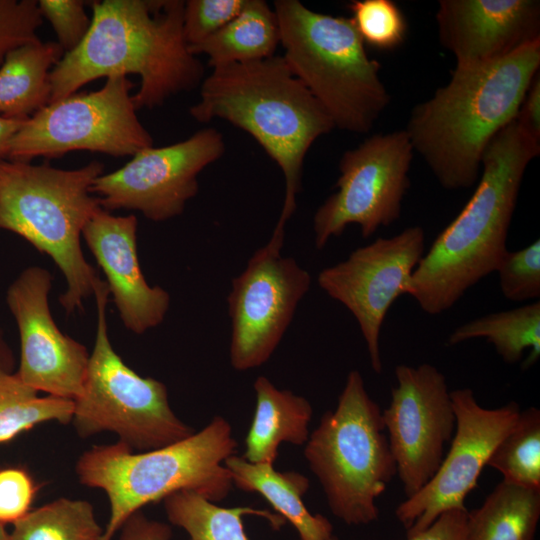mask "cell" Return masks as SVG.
<instances>
[{"label": "cell", "mask_w": 540, "mask_h": 540, "mask_svg": "<svg viewBox=\"0 0 540 540\" xmlns=\"http://www.w3.org/2000/svg\"><path fill=\"white\" fill-rule=\"evenodd\" d=\"M36 0H0V66L11 51L41 41L42 25Z\"/></svg>", "instance_id": "obj_32"}, {"label": "cell", "mask_w": 540, "mask_h": 540, "mask_svg": "<svg viewBox=\"0 0 540 540\" xmlns=\"http://www.w3.org/2000/svg\"><path fill=\"white\" fill-rule=\"evenodd\" d=\"M0 540H10L9 533L2 524H0Z\"/></svg>", "instance_id": "obj_41"}, {"label": "cell", "mask_w": 540, "mask_h": 540, "mask_svg": "<svg viewBox=\"0 0 540 540\" xmlns=\"http://www.w3.org/2000/svg\"><path fill=\"white\" fill-rule=\"evenodd\" d=\"M539 68L537 40L499 60L454 68L446 85L412 109L404 130L444 189L478 181L487 146L516 119Z\"/></svg>", "instance_id": "obj_3"}, {"label": "cell", "mask_w": 540, "mask_h": 540, "mask_svg": "<svg viewBox=\"0 0 540 540\" xmlns=\"http://www.w3.org/2000/svg\"><path fill=\"white\" fill-rule=\"evenodd\" d=\"M283 243L270 238L232 280L229 358L237 371L270 359L310 289L311 275L294 258L282 256Z\"/></svg>", "instance_id": "obj_12"}, {"label": "cell", "mask_w": 540, "mask_h": 540, "mask_svg": "<svg viewBox=\"0 0 540 540\" xmlns=\"http://www.w3.org/2000/svg\"><path fill=\"white\" fill-rule=\"evenodd\" d=\"M246 0H189L183 13V35L188 47L200 44L235 18Z\"/></svg>", "instance_id": "obj_33"}, {"label": "cell", "mask_w": 540, "mask_h": 540, "mask_svg": "<svg viewBox=\"0 0 540 540\" xmlns=\"http://www.w3.org/2000/svg\"><path fill=\"white\" fill-rule=\"evenodd\" d=\"M198 122L223 119L250 134L281 169L283 206L271 237L284 239L296 211L303 165L312 144L335 129L282 56L213 68L201 83L199 101L189 108Z\"/></svg>", "instance_id": "obj_4"}, {"label": "cell", "mask_w": 540, "mask_h": 540, "mask_svg": "<svg viewBox=\"0 0 540 540\" xmlns=\"http://www.w3.org/2000/svg\"><path fill=\"white\" fill-rule=\"evenodd\" d=\"M414 151L403 130L374 134L345 151L339 161L336 191L318 207L313 217L314 243L323 249L355 224L363 238L401 216L410 187L409 171Z\"/></svg>", "instance_id": "obj_11"}, {"label": "cell", "mask_w": 540, "mask_h": 540, "mask_svg": "<svg viewBox=\"0 0 540 540\" xmlns=\"http://www.w3.org/2000/svg\"><path fill=\"white\" fill-rule=\"evenodd\" d=\"M65 52L57 42L19 47L0 66V115L28 119L50 103V73Z\"/></svg>", "instance_id": "obj_22"}, {"label": "cell", "mask_w": 540, "mask_h": 540, "mask_svg": "<svg viewBox=\"0 0 540 540\" xmlns=\"http://www.w3.org/2000/svg\"><path fill=\"white\" fill-rule=\"evenodd\" d=\"M36 488L22 469L0 470V524L16 523L29 511Z\"/></svg>", "instance_id": "obj_35"}, {"label": "cell", "mask_w": 540, "mask_h": 540, "mask_svg": "<svg viewBox=\"0 0 540 540\" xmlns=\"http://www.w3.org/2000/svg\"><path fill=\"white\" fill-rule=\"evenodd\" d=\"M13 526L10 540H100L103 533L89 502L67 498L29 511Z\"/></svg>", "instance_id": "obj_28"}, {"label": "cell", "mask_w": 540, "mask_h": 540, "mask_svg": "<svg viewBox=\"0 0 540 540\" xmlns=\"http://www.w3.org/2000/svg\"><path fill=\"white\" fill-rule=\"evenodd\" d=\"M397 385L382 412L397 474L406 497L437 472L455 430V414L445 376L433 365H398Z\"/></svg>", "instance_id": "obj_16"}, {"label": "cell", "mask_w": 540, "mask_h": 540, "mask_svg": "<svg viewBox=\"0 0 540 540\" xmlns=\"http://www.w3.org/2000/svg\"><path fill=\"white\" fill-rule=\"evenodd\" d=\"M487 465L503 481L540 490V411L535 407L520 412L515 424L493 450Z\"/></svg>", "instance_id": "obj_29"}, {"label": "cell", "mask_w": 540, "mask_h": 540, "mask_svg": "<svg viewBox=\"0 0 540 540\" xmlns=\"http://www.w3.org/2000/svg\"><path fill=\"white\" fill-rule=\"evenodd\" d=\"M279 44L274 10L264 0H246L235 18L205 41L188 49L194 56L206 55L213 69L272 57Z\"/></svg>", "instance_id": "obj_23"}, {"label": "cell", "mask_w": 540, "mask_h": 540, "mask_svg": "<svg viewBox=\"0 0 540 540\" xmlns=\"http://www.w3.org/2000/svg\"><path fill=\"white\" fill-rule=\"evenodd\" d=\"M475 338H485L507 363L520 361L526 350L524 367L533 365L540 356V302L491 313L457 327L448 338L456 345Z\"/></svg>", "instance_id": "obj_25"}, {"label": "cell", "mask_w": 540, "mask_h": 540, "mask_svg": "<svg viewBox=\"0 0 540 540\" xmlns=\"http://www.w3.org/2000/svg\"><path fill=\"white\" fill-rule=\"evenodd\" d=\"M440 44L455 68L499 60L540 40L538 0H440L436 12Z\"/></svg>", "instance_id": "obj_18"}, {"label": "cell", "mask_w": 540, "mask_h": 540, "mask_svg": "<svg viewBox=\"0 0 540 540\" xmlns=\"http://www.w3.org/2000/svg\"><path fill=\"white\" fill-rule=\"evenodd\" d=\"M109 289L99 277L93 286L97 309L95 344L89 356L80 395L74 399L72 421L82 437L109 431L131 450L150 451L194 433L172 411L166 386L141 377L115 352L108 335Z\"/></svg>", "instance_id": "obj_9"}, {"label": "cell", "mask_w": 540, "mask_h": 540, "mask_svg": "<svg viewBox=\"0 0 540 540\" xmlns=\"http://www.w3.org/2000/svg\"><path fill=\"white\" fill-rule=\"evenodd\" d=\"M282 57L324 108L334 127L370 132L390 103L380 63L368 56L350 18L309 9L298 0L274 2Z\"/></svg>", "instance_id": "obj_7"}, {"label": "cell", "mask_w": 540, "mask_h": 540, "mask_svg": "<svg viewBox=\"0 0 540 540\" xmlns=\"http://www.w3.org/2000/svg\"><path fill=\"white\" fill-rule=\"evenodd\" d=\"M163 502L169 521L182 528L189 540H248L243 525L245 515L260 516L274 529L285 522L280 515L267 510L248 506L220 507L189 490L175 492Z\"/></svg>", "instance_id": "obj_26"}, {"label": "cell", "mask_w": 540, "mask_h": 540, "mask_svg": "<svg viewBox=\"0 0 540 540\" xmlns=\"http://www.w3.org/2000/svg\"><path fill=\"white\" fill-rule=\"evenodd\" d=\"M133 87L127 76L112 75L96 91L50 102L25 121L10 142L7 159L30 162L78 150L123 157L153 146L136 115Z\"/></svg>", "instance_id": "obj_10"}, {"label": "cell", "mask_w": 540, "mask_h": 540, "mask_svg": "<svg viewBox=\"0 0 540 540\" xmlns=\"http://www.w3.org/2000/svg\"><path fill=\"white\" fill-rule=\"evenodd\" d=\"M467 521L468 510H447L428 528L407 537V540H467Z\"/></svg>", "instance_id": "obj_36"}, {"label": "cell", "mask_w": 540, "mask_h": 540, "mask_svg": "<svg viewBox=\"0 0 540 540\" xmlns=\"http://www.w3.org/2000/svg\"><path fill=\"white\" fill-rule=\"evenodd\" d=\"M103 170L99 161L65 170L0 160V229L19 235L55 262L66 280L59 302L67 314L82 309L98 278L80 239L101 207L90 188Z\"/></svg>", "instance_id": "obj_6"}, {"label": "cell", "mask_w": 540, "mask_h": 540, "mask_svg": "<svg viewBox=\"0 0 540 540\" xmlns=\"http://www.w3.org/2000/svg\"><path fill=\"white\" fill-rule=\"evenodd\" d=\"M350 18L365 46L392 51L406 40L408 23L392 0H353L348 5Z\"/></svg>", "instance_id": "obj_30"}, {"label": "cell", "mask_w": 540, "mask_h": 540, "mask_svg": "<svg viewBox=\"0 0 540 540\" xmlns=\"http://www.w3.org/2000/svg\"><path fill=\"white\" fill-rule=\"evenodd\" d=\"M539 518L540 490L502 480L468 511L467 540H534Z\"/></svg>", "instance_id": "obj_24"}, {"label": "cell", "mask_w": 540, "mask_h": 540, "mask_svg": "<svg viewBox=\"0 0 540 540\" xmlns=\"http://www.w3.org/2000/svg\"><path fill=\"white\" fill-rule=\"evenodd\" d=\"M379 405L361 373H348L334 411H327L305 443L304 456L334 516L347 525L379 517L377 498L397 474Z\"/></svg>", "instance_id": "obj_8"}, {"label": "cell", "mask_w": 540, "mask_h": 540, "mask_svg": "<svg viewBox=\"0 0 540 540\" xmlns=\"http://www.w3.org/2000/svg\"><path fill=\"white\" fill-rule=\"evenodd\" d=\"M38 7L42 18L52 26L57 43L65 53L74 50L86 36L91 18L82 0H40Z\"/></svg>", "instance_id": "obj_34"}, {"label": "cell", "mask_w": 540, "mask_h": 540, "mask_svg": "<svg viewBox=\"0 0 540 540\" xmlns=\"http://www.w3.org/2000/svg\"><path fill=\"white\" fill-rule=\"evenodd\" d=\"M253 387L256 408L242 457L250 463L273 464L282 442H307L313 408L306 398L276 388L265 376L257 377Z\"/></svg>", "instance_id": "obj_20"}, {"label": "cell", "mask_w": 540, "mask_h": 540, "mask_svg": "<svg viewBox=\"0 0 540 540\" xmlns=\"http://www.w3.org/2000/svg\"><path fill=\"white\" fill-rule=\"evenodd\" d=\"M233 485L264 497L284 520L297 530L301 540H329L333 535L331 522L321 514H312L302 497L309 489V479L301 473L279 472L273 464L250 463L242 456L232 455L224 462Z\"/></svg>", "instance_id": "obj_21"}, {"label": "cell", "mask_w": 540, "mask_h": 540, "mask_svg": "<svg viewBox=\"0 0 540 540\" xmlns=\"http://www.w3.org/2000/svg\"><path fill=\"white\" fill-rule=\"evenodd\" d=\"M496 272L505 298L515 302L538 299L540 296V240L508 251Z\"/></svg>", "instance_id": "obj_31"}, {"label": "cell", "mask_w": 540, "mask_h": 540, "mask_svg": "<svg viewBox=\"0 0 540 540\" xmlns=\"http://www.w3.org/2000/svg\"><path fill=\"white\" fill-rule=\"evenodd\" d=\"M225 152L223 135L203 128L163 147H147L120 169L97 177L90 192L107 210H136L162 222L183 213L199 190L198 175Z\"/></svg>", "instance_id": "obj_13"}, {"label": "cell", "mask_w": 540, "mask_h": 540, "mask_svg": "<svg viewBox=\"0 0 540 540\" xmlns=\"http://www.w3.org/2000/svg\"><path fill=\"white\" fill-rule=\"evenodd\" d=\"M52 276L38 266L24 269L7 290L6 302L20 337L17 376L36 391L76 399L89 362L87 348L56 325L49 308Z\"/></svg>", "instance_id": "obj_17"}, {"label": "cell", "mask_w": 540, "mask_h": 540, "mask_svg": "<svg viewBox=\"0 0 540 540\" xmlns=\"http://www.w3.org/2000/svg\"><path fill=\"white\" fill-rule=\"evenodd\" d=\"M516 122L531 138L540 142V74L531 82L520 105Z\"/></svg>", "instance_id": "obj_38"}, {"label": "cell", "mask_w": 540, "mask_h": 540, "mask_svg": "<svg viewBox=\"0 0 540 540\" xmlns=\"http://www.w3.org/2000/svg\"><path fill=\"white\" fill-rule=\"evenodd\" d=\"M26 120L0 115V160L7 159L10 142Z\"/></svg>", "instance_id": "obj_39"}, {"label": "cell", "mask_w": 540, "mask_h": 540, "mask_svg": "<svg viewBox=\"0 0 540 540\" xmlns=\"http://www.w3.org/2000/svg\"><path fill=\"white\" fill-rule=\"evenodd\" d=\"M73 411V400L40 397L16 373L0 370V444L47 421L67 424L72 421Z\"/></svg>", "instance_id": "obj_27"}, {"label": "cell", "mask_w": 540, "mask_h": 540, "mask_svg": "<svg viewBox=\"0 0 540 540\" xmlns=\"http://www.w3.org/2000/svg\"><path fill=\"white\" fill-rule=\"evenodd\" d=\"M137 225L133 214L115 216L100 207L85 224L82 236L106 276L124 326L143 334L163 322L170 296L145 280L137 254Z\"/></svg>", "instance_id": "obj_19"}, {"label": "cell", "mask_w": 540, "mask_h": 540, "mask_svg": "<svg viewBox=\"0 0 540 540\" xmlns=\"http://www.w3.org/2000/svg\"><path fill=\"white\" fill-rule=\"evenodd\" d=\"M236 446L230 423L215 416L199 432L158 449L133 453L117 442L84 452L76 464L79 481L102 489L110 502L100 540H112L133 513L178 491L223 500L234 486L224 462Z\"/></svg>", "instance_id": "obj_5"}, {"label": "cell", "mask_w": 540, "mask_h": 540, "mask_svg": "<svg viewBox=\"0 0 540 540\" xmlns=\"http://www.w3.org/2000/svg\"><path fill=\"white\" fill-rule=\"evenodd\" d=\"M120 540H170L169 525L148 519L140 510L133 513L121 526Z\"/></svg>", "instance_id": "obj_37"}, {"label": "cell", "mask_w": 540, "mask_h": 540, "mask_svg": "<svg viewBox=\"0 0 540 540\" xmlns=\"http://www.w3.org/2000/svg\"><path fill=\"white\" fill-rule=\"evenodd\" d=\"M450 396L455 434L449 451L427 484L395 510L407 537L428 528L447 510H467L466 496L476 487L493 450L521 412L514 401L498 408H484L470 388L453 390Z\"/></svg>", "instance_id": "obj_14"}, {"label": "cell", "mask_w": 540, "mask_h": 540, "mask_svg": "<svg viewBox=\"0 0 540 540\" xmlns=\"http://www.w3.org/2000/svg\"><path fill=\"white\" fill-rule=\"evenodd\" d=\"M421 226L379 237L352 251L347 259L324 268L319 287L344 305L356 319L365 340L371 367L382 372L379 337L388 310L404 294V286L424 255Z\"/></svg>", "instance_id": "obj_15"}, {"label": "cell", "mask_w": 540, "mask_h": 540, "mask_svg": "<svg viewBox=\"0 0 540 540\" xmlns=\"http://www.w3.org/2000/svg\"><path fill=\"white\" fill-rule=\"evenodd\" d=\"M329 540H339V538L333 534Z\"/></svg>", "instance_id": "obj_42"}, {"label": "cell", "mask_w": 540, "mask_h": 540, "mask_svg": "<svg viewBox=\"0 0 540 540\" xmlns=\"http://www.w3.org/2000/svg\"><path fill=\"white\" fill-rule=\"evenodd\" d=\"M14 364V359L11 351L4 342L2 335L0 333V370L11 372V369Z\"/></svg>", "instance_id": "obj_40"}, {"label": "cell", "mask_w": 540, "mask_h": 540, "mask_svg": "<svg viewBox=\"0 0 540 540\" xmlns=\"http://www.w3.org/2000/svg\"><path fill=\"white\" fill-rule=\"evenodd\" d=\"M540 153L516 120L492 139L478 184L460 213L436 237L404 286L427 314L449 310L465 292L496 272L525 171Z\"/></svg>", "instance_id": "obj_2"}, {"label": "cell", "mask_w": 540, "mask_h": 540, "mask_svg": "<svg viewBox=\"0 0 540 540\" xmlns=\"http://www.w3.org/2000/svg\"><path fill=\"white\" fill-rule=\"evenodd\" d=\"M185 1H93L89 30L50 73V102L98 78L137 74L136 110L153 109L202 81L204 66L183 35Z\"/></svg>", "instance_id": "obj_1"}]
</instances>
